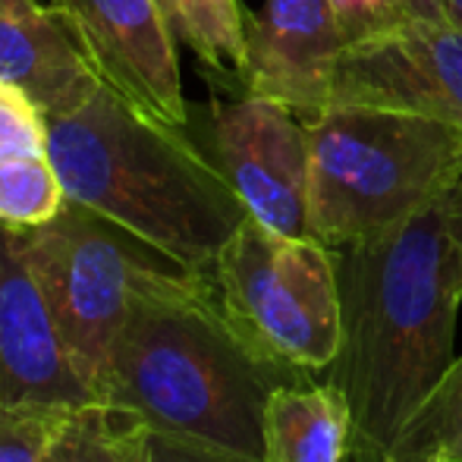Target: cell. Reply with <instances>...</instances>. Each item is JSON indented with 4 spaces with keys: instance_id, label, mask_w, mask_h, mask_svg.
<instances>
[{
    "instance_id": "1",
    "label": "cell",
    "mask_w": 462,
    "mask_h": 462,
    "mask_svg": "<svg viewBox=\"0 0 462 462\" xmlns=\"http://www.w3.org/2000/svg\"><path fill=\"white\" fill-rule=\"evenodd\" d=\"M334 255L343 340L328 381L353 412L349 462H387L402 421L457 359L462 180L402 224Z\"/></svg>"
},
{
    "instance_id": "7",
    "label": "cell",
    "mask_w": 462,
    "mask_h": 462,
    "mask_svg": "<svg viewBox=\"0 0 462 462\" xmlns=\"http://www.w3.org/2000/svg\"><path fill=\"white\" fill-rule=\"evenodd\" d=\"M214 164L252 220L280 236L311 239L309 123L245 92L214 107Z\"/></svg>"
},
{
    "instance_id": "23",
    "label": "cell",
    "mask_w": 462,
    "mask_h": 462,
    "mask_svg": "<svg viewBox=\"0 0 462 462\" xmlns=\"http://www.w3.org/2000/svg\"><path fill=\"white\" fill-rule=\"evenodd\" d=\"M447 13H450V23L462 29V0H447Z\"/></svg>"
},
{
    "instance_id": "12",
    "label": "cell",
    "mask_w": 462,
    "mask_h": 462,
    "mask_svg": "<svg viewBox=\"0 0 462 462\" xmlns=\"http://www.w3.org/2000/svg\"><path fill=\"white\" fill-rule=\"evenodd\" d=\"M0 79L19 86L48 116L79 110L104 86L54 4L0 0Z\"/></svg>"
},
{
    "instance_id": "3",
    "label": "cell",
    "mask_w": 462,
    "mask_h": 462,
    "mask_svg": "<svg viewBox=\"0 0 462 462\" xmlns=\"http://www.w3.org/2000/svg\"><path fill=\"white\" fill-rule=\"evenodd\" d=\"M48 158L67 199L120 224L171 262L211 274L249 217L220 167L186 135L101 86L48 120Z\"/></svg>"
},
{
    "instance_id": "17",
    "label": "cell",
    "mask_w": 462,
    "mask_h": 462,
    "mask_svg": "<svg viewBox=\"0 0 462 462\" xmlns=\"http://www.w3.org/2000/svg\"><path fill=\"white\" fill-rule=\"evenodd\" d=\"M67 189L48 154H23L0 164V224L29 230L67 208Z\"/></svg>"
},
{
    "instance_id": "14",
    "label": "cell",
    "mask_w": 462,
    "mask_h": 462,
    "mask_svg": "<svg viewBox=\"0 0 462 462\" xmlns=\"http://www.w3.org/2000/svg\"><path fill=\"white\" fill-rule=\"evenodd\" d=\"M42 462H152V428L110 402L67 406Z\"/></svg>"
},
{
    "instance_id": "5",
    "label": "cell",
    "mask_w": 462,
    "mask_h": 462,
    "mask_svg": "<svg viewBox=\"0 0 462 462\" xmlns=\"http://www.w3.org/2000/svg\"><path fill=\"white\" fill-rule=\"evenodd\" d=\"M19 243L63 353L101 402L110 346L126 321L135 277L171 258L76 201L48 224L19 230Z\"/></svg>"
},
{
    "instance_id": "19",
    "label": "cell",
    "mask_w": 462,
    "mask_h": 462,
    "mask_svg": "<svg viewBox=\"0 0 462 462\" xmlns=\"http://www.w3.org/2000/svg\"><path fill=\"white\" fill-rule=\"evenodd\" d=\"M63 409L0 402V462H42Z\"/></svg>"
},
{
    "instance_id": "10",
    "label": "cell",
    "mask_w": 462,
    "mask_h": 462,
    "mask_svg": "<svg viewBox=\"0 0 462 462\" xmlns=\"http://www.w3.org/2000/svg\"><path fill=\"white\" fill-rule=\"evenodd\" d=\"M346 48V25L330 0H264L249 23L243 86L309 123L330 107Z\"/></svg>"
},
{
    "instance_id": "21",
    "label": "cell",
    "mask_w": 462,
    "mask_h": 462,
    "mask_svg": "<svg viewBox=\"0 0 462 462\" xmlns=\"http://www.w3.org/2000/svg\"><path fill=\"white\" fill-rule=\"evenodd\" d=\"M152 462H252L233 453L214 450V447H201L192 440H180L171 434L152 431Z\"/></svg>"
},
{
    "instance_id": "4",
    "label": "cell",
    "mask_w": 462,
    "mask_h": 462,
    "mask_svg": "<svg viewBox=\"0 0 462 462\" xmlns=\"http://www.w3.org/2000/svg\"><path fill=\"white\" fill-rule=\"evenodd\" d=\"M462 180V129L371 104H330L309 120L311 239L362 243Z\"/></svg>"
},
{
    "instance_id": "8",
    "label": "cell",
    "mask_w": 462,
    "mask_h": 462,
    "mask_svg": "<svg viewBox=\"0 0 462 462\" xmlns=\"http://www.w3.org/2000/svg\"><path fill=\"white\" fill-rule=\"evenodd\" d=\"M330 104L409 110L462 129V29L406 19L349 42Z\"/></svg>"
},
{
    "instance_id": "6",
    "label": "cell",
    "mask_w": 462,
    "mask_h": 462,
    "mask_svg": "<svg viewBox=\"0 0 462 462\" xmlns=\"http://www.w3.org/2000/svg\"><path fill=\"white\" fill-rule=\"evenodd\" d=\"M211 274L233 321L262 349L309 374L334 365L343 340L334 249L245 217Z\"/></svg>"
},
{
    "instance_id": "11",
    "label": "cell",
    "mask_w": 462,
    "mask_h": 462,
    "mask_svg": "<svg viewBox=\"0 0 462 462\" xmlns=\"http://www.w3.org/2000/svg\"><path fill=\"white\" fill-rule=\"evenodd\" d=\"M0 402L82 406L95 402L51 321L23 255L19 230L0 224Z\"/></svg>"
},
{
    "instance_id": "13",
    "label": "cell",
    "mask_w": 462,
    "mask_h": 462,
    "mask_svg": "<svg viewBox=\"0 0 462 462\" xmlns=\"http://www.w3.org/2000/svg\"><path fill=\"white\" fill-rule=\"evenodd\" d=\"M353 412L330 381H299L274 390L264 412V462H346Z\"/></svg>"
},
{
    "instance_id": "18",
    "label": "cell",
    "mask_w": 462,
    "mask_h": 462,
    "mask_svg": "<svg viewBox=\"0 0 462 462\" xmlns=\"http://www.w3.org/2000/svg\"><path fill=\"white\" fill-rule=\"evenodd\" d=\"M23 154H48V116L23 88L0 79V164Z\"/></svg>"
},
{
    "instance_id": "16",
    "label": "cell",
    "mask_w": 462,
    "mask_h": 462,
    "mask_svg": "<svg viewBox=\"0 0 462 462\" xmlns=\"http://www.w3.org/2000/svg\"><path fill=\"white\" fill-rule=\"evenodd\" d=\"M387 462H462V353L402 421Z\"/></svg>"
},
{
    "instance_id": "22",
    "label": "cell",
    "mask_w": 462,
    "mask_h": 462,
    "mask_svg": "<svg viewBox=\"0 0 462 462\" xmlns=\"http://www.w3.org/2000/svg\"><path fill=\"white\" fill-rule=\"evenodd\" d=\"M406 19H421V23H450L447 0H396Z\"/></svg>"
},
{
    "instance_id": "15",
    "label": "cell",
    "mask_w": 462,
    "mask_h": 462,
    "mask_svg": "<svg viewBox=\"0 0 462 462\" xmlns=\"http://www.w3.org/2000/svg\"><path fill=\"white\" fill-rule=\"evenodd\" d=\"M173 35L214 73H245L249 25L239 0H158Z\"/></svg>"
},
{
    "instance_id": "20",
    "label": "cell",
    "mask_w": 462,
    "mask_h": 462,
    "mask_svg": "<svg viewBox=\"0 0 462 462\" xmlns=\"http://www.w3.org/2000/svg\"><path fill=\"white\" fill-rule=\"evenodd\" d=\"M330 4L340 13L349 42H359L365 35L406 23V13L400 10L396 0H330Z\"/></svg>"
},
{
    "instance_id": "9",
    "label": "cell",
    "mask_w": 462,
    "mask_h": 462,
    "mask_svg": "<svg viewBox=\"0 0 462 462\" xmlns=\"http://www.w3.org/2000/svg\"><path fill=\"white\" fill-rule=\"evenodd\" d=\"M79 38L97 79L129 107L186 129L189 107L173 29L158 0H51Z\"/></svg>"
},
{
    "instance_id": "2",
    "label": "cell",
    "mask_w": 462,
    "mask_h": 462,
    "mask_svg": "<svg viewBox=\"0 0 462 462\" xmlns=\"http://www.w3.org/2000/svg\"><path fill=\"white\" fill-rule=\"evenodd\" d=\"M226 311L214 274L158 262L135 277L110 346L101 402L152 431L264 462V412L283 383L309 381Z\"/></svg>"
}]
</instances>
